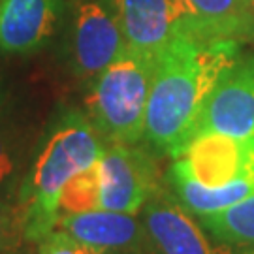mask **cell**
<instances>
[{
  "label": "cell",
  "instance_id": "5bb4252c",
  "mask_svg": "<svg viewBox=\"0 0 254 254\" xmlns=\"http://www.w3.org/2000/svg\"><path fill=\"white\" fill-rule=\"evenodd\" d=\"M100 209V172L98 164L83 170L66 183L61 200H59V217Z\"/></svg>",
  "mask_w": 254,
  "mask_h": 254
},
{
  "label": "cell",
  "instance_id": "8992f818",
  "mask_svg": "<svg viewBox=\"0 0 254 254\" xmlns=\"http://www.w3.org/2000/svg\"><path fill=\"white\" fill-rule=\"evenodd\" d=\"M151 254H217L203 228L183 205L175 192L158 185L137 213Z\"/></svg>",
  "mask_w": 254,
  "mask_h": 254
},
{
  "label": "cell",
  "instance_id": "9a60e30c",
  "mask_svg": "<svg viewBox=\"0 0 254 254\" xmlns=\"http://www.w3.org/2000/svg\"><path fill=\"white\" fill-rule=\"evenodd\" d=\"M25 239V218L17 198L0 196V254L17 251Z\"/></svg>",
  "mask_w": 254,
  "mask_h": 254
},
{
  "label": "cell",
  "instance_id": "4fadbf2b",
  "mask_svg": "<svg viewBox=\"0 0 254 254\" xmlns=\"http://www.w3.org/2000/svg\"><path fill=\"white\" fill-rule=\"evenodd\" d=\"M201 228L224 247H254V196L217 215L196 217Z\"/></svg>",
  "mask_w": 254,
  "mask_h": 254
},
{
  "label": "cell",
  "instance_id": "ffe728a7",
  "mask_svg": "<svg viewBox=\"0 0 254 254\" xmlns=\"http://www.w3.org/2000/svg\"><path fill=\"white\" fill-rule=\"evenodd\" d=\"M0 104H2V85H0Z\"/></svg>",
  "mask_w": 254,
  "mask_h": 254
},
{
  "label": "cell",
  "instance_id": "6da1fadb",
  "mask_svg": "<svg viewBox=\"0 0 254 254\" xmlns=\"http://www.w3.org/2000/svg\"><path fill=\"white\" fill-rule=\"evenodd\" d=\"M239 42L175 32L156 59L149 106L147 143L156 153L173 156L196 127L209 94L241 57Z\"/></svg>",
  "mask_w": 254,
  "mask_h": 254
},
{
  "label": "cell",
  "instance_id": "e0dca14e",
  "mask_svg": "<svg viewBox=\"0 0 254 254\" xmlns=\"http://www.w3.org/2000/svg\"><path fill=\"white\" fill-rule=\"evenodd\" d=\"M38 254H108L106 251L85 245L59 230L49 232L38 241Z\"/></svg>",
  "mask_w": 254,
  "mask_h": 254
},
{
  "label": "cell",
  "instance_id": "ba28073f",
  "mask_svg": "<svg viewBox=\"0 0 254 254\" xmlns=\"http://www.w3.org/2000/svg\"><path fill=\"white\" fill-rule=\"evenodd\" d=\"M53 230L108 254H151L139 215L92 209L61 215Z\"/></svg>",
  "mask_w": 254,
  "mask_h": 254
},
{
  "label": "cell",
  "instance_id": "3957f363",
  "mask_svg": "<svg viewBox=\"0 0 254 254\" xmlns=\"http://www.w3.org/2000/svg\"><path fill=\"white\" fill-rule=\"evenodd\" d=\"M156 57L127 49L94 79L87 94V115L108 143L134 145L145 136Z\"/></svg>",
  "mask_w": 254,
  "mask_h": 254
},
{
  "label": "cell",
  "instance_id": "2e32d148",
  "mask_svg": "<svg viewBox=\"0 0 254 254\" xmlns=\"http://www.w3.org/2000/svg\"><path fill=\"white\" fill-rule=\"evenodd\" d=\"M21 145L17 134L0 117V192L9 190L17 179L21 166Z\"/></svg>",
  "mask_w": 254,
  "mask_h": 254
},
{
  "label": "cell",
  "instance_id": "9c48e42d",
  "mask_svg": "<svg viewBox=\"0 0 254 254\" xmlns=\"http://www.w3.org/2000/svg\"><path fill=\"white\" fill-rule=\"evenodd\" d=\"M61 0H0V53L30 55L59 27Z\"/></svg>",
  "mask_w": 254,
  "mask_h": 254
},
{
  "label": "cell",
  "instance_id": "ac0fdd59",
  "mask_svg": "<svg viewBox=\"0 0 254 254\" xmlns=\"http://www.w3.org/2000/svg\"><path fill=\"white\" fill-rule=\"evenodd\" d=\"M236 40L239 44H243V42L254 44V0H245V4H243Z\"/></svg>",
  "mask_w": 254,
  "mask_h": 254
},
{
  "label": "cell",
  "instance_id": "7c38bea8",
  "mask_svg": "<svg viewBox=\"0 0 254 254\" xmlns=\"http://www.w3.org/2000/svg\"><path fill=\"white\" fill-rule=\"evenodd\" d=\"M170 187L194 217L217 215L254 196V172L241 175L222 187L209 189L179 172L170 170Z\"/></svg>",
  "mask_w": 254,
  "mask_h": 254
},
{
  "label": "cell",
  "instance_id": "d6986e66",
  "mask_svg": "<svg viewBox=\"0 0 254 254\" xmlns=\"http://www.w3.org/2000/svg\"><path fill=\"white\" fill-rule=\"evenodd\" d=\"M217 254H254V247H237V251H234L232 247H226L224 251H218Z\"/></svg>",
  "mask_w": 254,
  "mask_h": 254
},
{
  "label": "cell",
  "instance_id": "7a4b0ae2",
  "mask_svg": "<svg viewBox=\"0 0 254 254\" xmlns=\"http://www.w3.org/2000/svg\"><path fill=\"white\" fill-rule=\"evenodd\" d=\"M106 145L89 115L79 109H64L51 123L15 196L23 209L27 241L38 243L53 232L66 183L100 162Z\"/></svg>",
  "mask_w": 254,
  "mask_h": 254
},
{
  "label": "cell",
  "instance_id": "8fae6325",
  "mask_svg": "<svg viewBox=\"0 0 254 254\" xmlns=\"http://www.w3.org/2000/svg\"><path fill=\"white\" fill-rule=\"evenodd\" d=\"M170 2L177 17V32H187L200 38L236 40L245 0H170Z\"/></svg>",
  "mask_w": 254,
  "mask_h": 254
},
{
  "label": "cell",
  "instance_id": "52a82bcc",
  "mask_svg": "<svg viewBox=\"0 0 254 254\" xmlns=\"http://www.w3.org/2000/svg\"><path fill=\"white\" fill-rule=\"evenodd\" d=\"M128 49L113 9L100 0L77 4L72 23V66L85 79H94Z\"/></svg>",
  "mask_w": 254,
  "mask_h": 254
},
{
  "label": "cell",
  "instance_id": "30bf717a",
  "mask_svg": "<svg viewBox=\"0 0 254 254\" xmlns=\"http://www.w3.org/2000/svg\"><path fill=\"white\" fill-rule=\"evenodd\" d=\"M128 49L156 57L177 32V17L170 0H111Z\"/></svg>",
  "mask_w": 254,
  "mask_h": 254
},
{
  "label": "cell",
  "instance_id": "5b68a950",
  "mask_svg": "<svg viewBox=\"0 0 254 254\" xmlns=\"http://www.w3.org/2000/svg\"><path fill=\"white\" fill-rule=\"evenodd\" d=\"M100 209L137 215L158 185V166L149 149L108 143L98 162Z\"/></svg>",
  "mask_w": 254,
  "mask_h": 254
},
{
  "label": "cell",
  "instance_id": "277c9868",
  "mask_svg": "<svg viewBox=\"0 0 254 254\" xmlns=\"http://www.w3.org/2000/svg\"><path fill=\"white\" fill-rule=\"evenodd\" d=\"M196 134L224 136L254 154V55L239 57L222 73L189 139Z\"/></svg>",
  "mask_w": 254,
  "mask_h": 254
}]
</instances>
